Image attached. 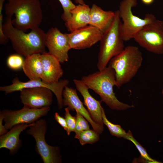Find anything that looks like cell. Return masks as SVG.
Here are the masks:
<instances>
[{
	"label": "cell",
	"instance_id": "277c9868",
	"mask_svg": "<svg viewBox=\"0 0 163 163\" xmlns=\"http://www.w3.org/2000/svg\"><path fill=\"white\" fill-rule=\"evenodd\" d=\"M143 57L138 47L129 45L120 53L112 58L109 65L114 70L116 86L120 88L129 82L141 67Z\"/></svg>",
	"mask_w": 163,
	"mask_h": 163
},
{
	"label": "cell",
	"instance_id": "5bb4252c",
	"mask_svg": "<svg viewBox=\"0 0 163 163\" xmlns=\"http://www.w3.org/2000/svg\"><path fill=\"white\" fill-rule=\"evenodd\" d=\"M62 95L63 106H67L70 110H75L80 113L90 123L93 129L99 134L102 133L103 126L97 123L92 119L79 98L75 89L67 85L63 90Z\"/></svg>",
	"mask_w": 163,
	"mask_h": 163
},
{
	"label": "cell",
	"instance_id": "484cf974",
	"mask_svg": "<svg viewBox=\"0 0 163 163\" xmlns=\"http://www.w3.org/2000/svg\"><path fill=\"white\" fill-rule=\"evenodd\" d=\"M76 124L75 132V134L90 129L87 120L80 113L76 112Z\"/></svg>",
	"mask_w": 163,
	"mask_h": 163
},
{
	"label": "cell",
	"instance_id": "836d02e7",
	"mask_svg": "<svg viewBox=\"0 0 163 163\" xmlns=\"http://www.w3.org/2000/svg\"></svg>",
	"mask_w": 163,
	"mask_h": 163
},
{
	"label": "cell",
	"instance_id": "44dd1931",
	"mask_svg": "<svg viewBox=\"0 0 163 163\" xmlns=\"http://www.w3.org/2000/svg\"><path fill=\"white\" fill-rule=\"evenodd\" d=\"M99 134L94 129H89L75 134V138L79 140L82 145L87 144H92L99 140Z\"/></svg>",
	"mask_w": 163,
	"mask_h": 163
},
{
	"label": "cell",
	"instance_id": "f546056e",
	"mask_svg": "<svg viewBox=\"0 0 163 163\" xmlns=\"http://www.w3.org/2000/svg\"><path fill=\"white\" fill-rule=\"evenodd\" d=\"M154 0H141L142 2L146 5H150L152 4Z\"/></svg>",
	"mask_w": 163,
	"mask_h": 163
},
{
	"label": "cell",
	"instance_id": "3957f363",
	"mask_svg": "<svg viewBox=\"0 0 163 163\" xmlns=\"http://www.w3.org/2000/svg\"><path fill=\"white\" fill-rule=\"evenodd\" d=\"M5 10L7 16H15L13 26L24 32L39 27L42 21L39 0H8Z\"/></svg>",
	"mask_w": 163,
	"mask_h": 163
},
{
	"label": "cell",
	"instance_id": "603a6c76",
	"mask_svg": "<svg viewBox=\"0 0 163 163\" xmlns=\"http://www.w3.org/2000/svg\"><path fill=\"white\" fill-rule=\"evenodd\" d=\"M125 139L132 142L140 153L141 157L147 161L149 163H161L151 158L148 154L146 149L134 138L131 132L129 130L126 133Z\"/></svg>",
	"mask_w": 163,
	"mask_h": 163
},
{
	"label": "cell",
	"instance_id": "ffe728a7",
	"mask_svg": "<svg viewBox=\"0 0 163 163\" xmlns=\"http://www.w3.org/2000/svg\"><path fill=\"white\" fill-rule=\"evenodd\" d=\"M22 69L25 75L30 80L41 79L43 67L41 54H34L25 57Z\"/></svg>",
	"mask_w": 163,
	"mask_h": 163
},
{
	"label": "cell",
	"instance_id": "ba28073f",
	"mask_svg": "<svg viewBox=\"0 0 163 163\" xmlns=\"http://www.w3.org/2000/svg\"><path fill=\"white\" fill-rule=\"evenodd\" d=\"M133 39L141 46L151 53L163 54V21L156 19L146 24Z\"/></svg>",
	"mask_w": 163,
	"mask_h": 163
},
{
	"label": "cell",
	"instance_id": "2e32d148",
	"mask_svg": "<svg viewBox=\"0 0 163 163\" xmlns=\"http://www.w3.org/2000/svg\"><path fill=\"white\" fill-rule=\"evenodd\" d=\"M43 67L42 81L50 84L58 82L63 75V71L59 60L49 52L41 54Z\"/></svg>",
	"mask_w": 163,
	"mask_h": 163
},
{
	"label": "cell",
	"instance_id": "7402d4cb",
	"mask_svg": "<svg viewBox=\"0 0 163 163\" xmlns=\"http://www.w3.org/2000/svg\"><path fill=\"white\" fill-rule=\"evenodd\" d=\"M102 117L104 124L108 128L110 133L117 138H124L126 133L120 125L113 124L107 118L104 108L102 110Z\"/></svg>",
	"mask_w": 163,
	"mask_h": 163
},
{
	"label": "cell",
	"instance_id": "9a60e30c",
	"mask_svg": "<svg viewBox=\"0 0 163 163\" xmlns=\"http://www.w3.org/2000/svg\"><path fill=\"white\" fill-rule=\"evenodd\" d=\"M73 82L76 89L83 97L85 105L86 106L92 118L97 123L103 126L102 110L103 108L101 101L95 99L90 94L89 88L81 80L74 79Z\"/></svg>",
	"mask_w": 163,
	"mask_h": 163
},
{
	"label": "cell",
	"instance_id": "30bf717a",
	"mask_svg": "<svg viewBox=\"0 0 163 163\" xmlns=\"http://www.w3.org/2000/svg\"><path fill=\"white\" fill-rule=\"evenodd\" d=\"M69 81L64 79L60 80L57 83L50 84L42 80H30L26 82H22L16 77L12 81V84L10 85L1 86L0 91H4L6 94L15 91H20L24 88L37 87L47 88L51 90L55 95L59 109H61L63 107L62 102V92L65 87L67 85Z\"/></svg>",
	"mask_w": 163,
	"mask_h": 163
},
{
	"label": "cell",
	"instance_id": "4fadbf2b",
	"mask_svg": "<svg viewBox=\"0 0 163 163\" xmlns=\"http://www.w3.org/2000/svg\"><path fill=\"white\" fill-rule=\"evenodd\" d=\"M20 91V99L24 106L41 109L50 107L52 104L53 93L47 88H26Z\"/></svg>",
	"mask_w": 163,
	"mask_h": 163
},
{
	"label": "cell",
	"instance_id": "d6986e66",
	"mask_svg": "<svg viewBox=\"0 0 163 163\" xmlns=\"http://www.w3.org/2000/svg\"><path fill=\"white\" fill-rule=\"evenodd\" d=\"M115 14V11H104L93 4L90 9L91 19L89 25L97 28L104 33L111 25Z\"/></svg>",
	"mask_w": 163,
	"mask_h": 163
},
{
	"label": "cell",
	"instance_id": "e0dca14e",
	"mask_svg": "<svg viewBox=\"0 0 163 163\" xmlns=\"http://www.w3.org/2000/svg\"><path fill=\"white\" fill-rule=\"evenodd\" d=\"M31 124L22 123L13 126L6 133L0 136V148H5L11 154L15 153L21 147V142L20 139L21 133L28 127L33 125Z\"/></svg>",
	"mask_w": 163,
	"mask_h": 163
},
{
	"label": "cell",
	"instance_id": "5b68a950",
	"mask_svg": "<svg viewBox=\"0 0 163 163\" xmlns=\"http://www.w3.org/2000/svg\"><path fill=\"white\" fill-rule=\"evenodd\" d=\"M114 20L109 28L103 33L100 41L97 67L101 70L107 66L110 59L124 49L122 22L118 10L115 11Z\"/></svg>",
	"mask_w": 163,
	"mask_h": 163
},
{
	"label": "cell",
	"instance_id": "cb8c5ba5",
	"mask_svg": "<svg viewBox=\"0 0 163 163\" xmlns=\"http://www.w3.org/2000/svg\"><path fill=\"white\" fill-rule=\"evenodd\" d=\"M24 59L22 56L13 54L9 56L7 60V64L10 69L18 70L22 68Z\"/></svg>",
	"mask_w": 163,
	"mask_h": 163
},
{
	"label": "cell",
	"instance_id": "8fae6325",
	"mask_svg": "<svg viewBox=\"0 0 163 163\" xmlns=\"http://www.w3.org/2000/svg\"><path fill=\"white\" fill-rule=\"evenodd\" d=\"M45 43L48 52L60 63L68 61V52L71 48L67 34L62 33L56 27H52L46 33Z\"/></svg>",
	"mask_w": 163,
	"mask_h": 163
},
{
	"label": "cell",
	"instance_id": "d4e9b609",
	"mask_svg": "<svg viewBox=\"0 0 163 163\" xmlns=\"http://www.w3.org/2000/svg\"><path fill=\"white\" fill-rule=\"evenodd\" d=\"M61 3L63 10L61 16L62 19L65 22L69 20L71 17V11L75 7L71 0H58Z\"/></svg>",
	"mask_w": 163,
	"mask_h": 163
},
{
	"label": "cell",
	"instance_id": "d6a6232c",
	"mask_svg": "<svg viewBox=\"0 0 163 163\" xmlns=\"http://www.w3.org/2000/svg\"><path fill=\"white\" fill-rule=\"evenodd\" d=\"M162 94H163V89H162Z\"/></svg>",
	"mask_w": 163,
	"mask_h": 163
},
{
	"label": "cell",
	"instance_id": "6da1fadb",
	"mask_svg": "<svg viewBox=\"0 0 163 163\" xmlns=\"http://www.w3.org/2000/svg\"><path fill=\"white\" fill-rule=\"evenodd\" d=\"M12 17L7 16L3 24L2 30L18 54L26 57L33 54L46 52V33L43 30L38 27L31 30L28 33H26L13 26Z\"/></svg>",
	"mask_w": 163,
	"mask_h": 163
},
{
	"label": "cell",
	"instance_id": "9c48e42d",
	"mask_svg": "<svg viewBox=\"0 0 163 163\" xmlns=\"http://www.w3.org/2000/svg\"><path fill=\"white\" fill-rule=\"evenodd\" d=\"M50 110V107L35 109L24 106L19 110L6 109L0 111V113L3 115L5 127L8 130L17 124L35 123L46 116Z\"/></svg>",
	"mask_w": 163,
	"mask_h": 163
},
{
	"label": "cell",
	"instance_id": "7a4b0ae2",
	"mask_svg": "<svg viewBox=\"0 0 163 163\" xmlns=\"http://www.w3.org/2000/svg\"><path fill=\"white\" fill-rule=\"evenodd\" d=\"M81 80L111 109L124 110L134 107L133 105L123 103L116 97L113 90L117 85L115 72L109 65L101 70L83 76Z\"/></svg>",
	"mask_w": 163,
	"mask_h": 163
},
{
	"label": "cell",
	"instance_id": "8992f818",
	"mask_svg": "<svg viewBox=\"0 0 163 163\" xmlns=\"http://www.w3.org/2000/svg\"><path fill=\"white\" fill-rule=\"evenodd\" d=\"M137 5V0H122L118 10L122 19V31L124 41L133 38L136 34L143 27L156 19L154 15L146 14L143 18L134 15L132 11L133 8Z\"/></svg>",
	"mask_w": 163,
	"mask_h": 163
},
{
	"label": "cell",
	"instance_id": "1f68e13d",
	"mask_svg": "<svg viewBox=\"0 0 163 163\" xmlns=\"http://www.w3.org/2000/svg\"><path fill=\"white\" fill-rule=\"evenodd\" d=\"M5 0H0V11H2L4 2Z\"/></svg>",
	"mask_w": 163,
	"mask_h": 163
},
{
	"label": "cell",
	"instance_id": "f1b7e54d",
	"mask_svg": "<svg viewBox=\"0 0 163 163\" xmlns=\"http://www.w3.org/2000/svg\"><path fill=\"white\" fill-rule=\"evenodd\" d=\"M4 121V118L2 114L0 113V136L3 135L7 133L8 129H6L5 125L3 124V121Z\"/></svg>",
	"mask_w": 163,
	"mask_h": 163
},
{
	"label": "cell",
	"instance_id": "7c38bea8",
	"mask_svg": "<svg viewBox=\"0 0 163 163\" xmlns=\"http://www.w3.org/2000/svg\"><path fill=\"white\" fill-rule=\"evenodd\" d=\"M103 34L99 29L90 25L67 34L71 49L76 50L90 48L100 41Z\"/></svg>",
	"mask_w": 163,
	"mask_h": 163
},
{
	"label": "cell",
	"instance_id": "83f0119b",
	"mask_svg": "<svg viewBox=\"0 0 163 163\" xmlns=\"http://www.w3.org/2000/svg\"><path fill=\"white\" fill-rule=\"evenodd\" d=\"M55 120L66 131L68 136H69L70 133L69 132L66 120L64 118L60 116L58 112L55 113L54 115Z\"/></svg>",
	"mask_w": 163,
	"mask_h": 163
},
{
	"label": "cell",
	"instance_id": "52a82bcc",
	"mask_svg": "<svg viewBox=\"0 0 163 163\" xmlns=\"http://www.w3.org/2000/svg\"><path fill=\"white\" fill-rule=\"evenodd\" d=\"M47 126L45 119H40L30 126L27 133L34 138L35 149L44 163L62 162L59 149L48 144L45 139Z\"/></svg>",
	"mask_w": 163,
	"mask_h": 163
},
{
	"label": "cell",
	"instance_id": "4316f807",
	"mask_svg": "<svg viewBox=\"0 0 163 163\" xmlns=\"http://www.w3.org/2000/svg\"><path fill=\"white\" fill-rule=\"evenodd\" d=\"M65 117L66 120L69 132H74L75 130L76 118V117L72 116L70 113V110L68 107L65 108Z\"/></svg>",
	"mask_w": 163,
	"mask_h": 163
},
{
	"label": "cell",
	"instance_id": "4dcf8cb0",
	"mask_svg": "<svg viewBox=\"0 0 163 163\" xmlns=\"http://www.w3.org/2000/svg\"><path fill=\"white\" fill-rule=\"evenodd\" d=\"M75 3L78 4H83L85 3L83 0H75Z\"/></svg>",
	"mask_w": 163,
	"mask_h": 163
},
{
	"label": "cell",
	"instance_id": "ac0fdd59",
	"mask_svg": "<svg viewBox=\"0 0 163 163\" xmlns=\"http://www.w3.org/2000/svg\"><path fill=\"white\" fill-rule=\"evenodd\" d=\"M90 9L89 5L78 4L71 11V17L65 22L68 31L70 32L89 25L90 21Z\"/></svg>",
	"mask_w": 163,
	"mask_h": 163
}]
</instances>
